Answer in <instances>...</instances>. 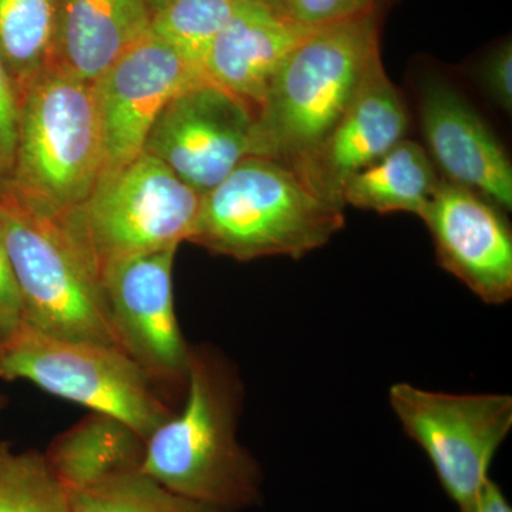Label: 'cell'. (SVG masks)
<instances>
[{
    "mask_svg": "<svg viewBox=\"0 0 512 512\" xmlns=\"http://www.w3.org/2000/svg\"><path fill=\"white\" fill-rule=\"evenodd\" d=\"M440 181L427 150L403 138L376 163L350 178L342 201L359 210L410 212L421 218Z\"/></svg>",
    "mask_w": 512,
    "mask_h": 512,
    "instance_id": "ac0fdd59",
    "label": "cell"
},
{
    "mask_svg": "<svg viewBox=\"0 0 512 512\" xmlns=\"http://www.w3.org/2000/svg\"><path fill=\"white\" fill-rule=\"evenodd\" d=\"M146 440L110 414L90 412L63 431L45 453L47 464L67 493L104 478L136 470L143 463Z\"/></svg>",
    "mask_w": 512,
    "mask_h": 512,
    "instance_id": "e0dca14e",
    "label": "cell"
},
{
    "mask_svg": "<svg viewBox=\"0 0 512 512\" xmlns=\"http://www.w3.org/2000/svg\"><path fill=\"white\" fill-rule=\"evenodd\" d=\"M23 323L22 302L0 231V345L12 338Z\"/></svg>",
    "mask_w": 512,
    "mask_h": 512,
    "instance_id": "d4e9b609",
    "label": "cell"
},
{
    "mask_svg": "<svg viewBox=\"0 0 512 512\" xmlns=\"http://www.w3.org/2000/svg\"><path fill=\"white\" fill-rule=\"evenodd\" d=\"M19 100L0 62V198L9 195L18 143Z\"/></svg>",
    "mask_w": 512,
    "mask_h": 512,
    "instance_id": "cb8c5ba5",
    "label": "cell"
},
{
    "mask_svg": "<svg viewBox=\"0 0 512 512\" xmlns=\"http://www.w3.org/2000/svg\"><path fill=\"white\" fill-rule=\"evenodd\" d=\"M380 0H285L284 13L306 28L375 13Z\"/></svg>",
    "mask_w": 512,
    "mask_h": 512,
    "instance_id": "603a6c76",
    "label": "cell"
},
{
    "mask_svg": "<svg viewBox=\"0 0 512 512\" xmlns=\"http://www.w3.org/2000/svg\"><path fill=\"white\" fill-rule=\"evenodd\" d=\"M237 0H170L154 13L151 33L200 67L234 13Z\"/></svg>",
    "mask_w": 512,
    "mask_h": 512,
    "instance_id": "7402d4cb",
    "label": "cell"
},
{
    "mask_svg": "<svg viewBox=\"0 0 512 512\" xmlns=\"http://www.w3.org/2000/svg\"><path fill=\"white\" fill-rule=\"evenodd\" d=\"M389 402L404 433L430 458L448 497L464 507L487 483L498 448L512 429V397L454 394L393 384Z\"/></svg>",
    "mask_w": 512,
    "mask_h": 512,
    "instance_id": "ba28073f",
    "label": "cell"
},
{
    "mask_svg": "<svg viewBox=\"0 0 512 512\" xmlns=\"http://www.w3.org/2000/svg\"><path fill=\"white\" fill-rule=\"evenodd\" d=\"M57 0H0V62L18 100L56 67Z\"/></svg>",
    "mask_w": 512,
    "mask_h": 512,
    "instance_id": "d6986e66",
    "label": "cell"
},
{
    "mask_svg": "<svg viewBox=\"0 0 512 512\" xmlns=\"http://www.w3.org/2000/svg\"><path fill=\"white\" fill-rule=\"evenodd\" d=\"M421 130L444 180L477 192L503 211L512 208V167L500 141L453 87L426 84Z\"/></svg>",
    "mask_w": 512,
    "mask_h": 512,
    "instance_id": "5bb4252c",
    "label": "cell"
},
{
    "mask_svg": "<svg viewBox=\"0 0 512 512\" xmlns=\"http://www.w3.org/2000/svg\"><path fill=\"white\" fill-rule=\"evenodd\" d=\"M181 412L146 440L140 470L191 500L225 512L254 507L262 471L238 440L244 386L227 357L211 346L191 349Z\"/></svg>",
    "mask_w": 512,
    "mask_h": 512,
    "instance_id": "6da1fadb",
    "label": "cell"
},
{
    "mask_svg": "<svg viewBox=\"0 0 512 512\" xmlns=\"http://www.w3.org/2000/svg\"><path fill=\"white\" fill-rule=\"evenodd\" d=\"M343 227V207L316 195L292 168L249 156L202 194L190 242L239 262L298 259Z\"/></svg>",
    "mask_w": 512,
    "mask_h": 512,
    "instance_id": "3957f363",
    "label": "cell"
},
{
    "mask_svg": "<svg viewBox=\"0 0 512 512\" xmlns=\"http://www.w3.org/2000/svg\"><path fill=\"white\" fill-rule=\"evenodd\" d=\"M208 80L153 33L127 50L94 82L103 137L104 171H116L144 150L158 114L178 94Z\"/></svg>",
    "mask_w": 512,
    "mask_h": 512,
    "instance_id": "8fae6325",
    "label": "cell"
},
{
    "mask_svg": "<svg viewBox=\"0 0 512 512\" xmlns=\"http://www.w3.org/2000/svg\"><path fill=\"white\" fill-rule=\"evenodd\" d=\"M484 86L495 103L512 109V45L504 42L487 57L483 67Z\"/></svg>",
    "mask_w": 512,
    "mask_h": 512,
    "instance_id": "484cf974",
    "label": "cell"
},
{
    "mask_svg": "<svg viewBox=\"0 0 512 512\" xmlns=\"http://www.w3.org/2000/svg\"><path fill=\"white\" fill-rule=\"evenodd\" d=\"M69 500L72 512H225L174 493L140 468L69 491Z\"/></svg>",
    "mask_w": 512,
    "mask_h": 512,
    "instance_id": "ffe728a7",
    "label": "cell"
},
{
    "mask_svg": "<svg viewBox=\"0 0 512 512\" xmlns=\"http://www.w3.org/2000/svg\"><path fill=\"white\" fill-rule=\"evenodd\" d=\"M201 198L170 168L141 153L101 174L89 197L55 220L101 282L111 266L190 241Z\"/></svg>",
    "mask_w": 512,
    "mask_h": 512,
    "instance_id": "5b68a950",
    "label": "cell"
},
{
    "mask_svg": "<svg viewBox=\"0 0 512 512\" xmlns=\"http://www.w3.org/2000/svg\"><path fill=\"white\" fill-rule=\"evenodd\" d=\"M0 231L26 323L55 338L120 348L101 282L55 218L6 195Z\"/></svg>",
    "mask_w": 512,
    "mask_h": 512,
    "instance_id": "8992f818",
    "label": "cell"
},
{
    "mask_svg": "<svg viewBox=\"0 0 512 512\" xmlns=\"http://www.w3.org/2000/svg\"><path fill=\"white\" fill-rule=\"evenodd\" d=\"M313 29L264 3L237 0L231 19L208 50L202 72L256 111L279 67Z\"/></svg>",
    "mask_w": 512,
    "mask_h": 512,
    "instance_id": "9a60e30c",
    "label": "cell"
},
{
    "mask_svg": "<svg viewBox=\"0 0 512 512\" xmlns=\"http://www.w3.org/2000/svg\"><path fill=\"white\" fill-rule=\"evenodd\" d=\"M103 171L94 83L55 67L19 99L9 195L26 210L60 218L89 197Z\"/></svg>",
    "mask_w": 512,
    "mask_h": 512,
    "instance_id": "277c9868",
    "label": "cell"
},
{
    "mask_svg": "<svg viewBox=\"0 0 512 512\" xmlns=\"http://www.w3.org/2000/svg\"><path fill=\"white\" fill-rule=\"evenodd\" d=\"M407 123L402 99L379 55L329 136L293 171L320 198L345 208L342 194L350 178L400 143Z\"/></svg>",
    "mask_w": 512,
    "mask_h": 512,
    "instance_id": "4fadbf2b",
    "label": "cell"
},
{
    "mask_svg": "<svg viewBox=\"0 0 512 512\" xmlns=\"http://www.w3.org/2000/svg\"><path fill=\"white\" fill-rule=\"evenodd\" d=\"M254 119L245 101L204 80L158 114L143 153L202 195L249 157Z\"/></svg>",
    "mask_w": 512,
    "mask_h": 512,
    "instance_id": "9c48e42d",
    "label": "cell"
},
{
    "mask_svg": "<svg viewBox=\"0 0 512 512\" xmlns=\"http://www.w3.org/2000/svg\"><path fill=\"white\" fill-rule=\"evenodd\" d=\"M168 2H170V0H148L153 15L154 13L158 12V10L163 8L164 5H167Z\"/></svg>",
    "mask_w": 512,
    "mask_h": 512,
    "instance_id": "f1b7e54d",
    "label": "cell"
},
{
    "mask_svg": "<svg viewBox=\"0 0 512 512\" xmlns=\"http://www.w3.org/2000/svg\"><path fill=\"white\" fill-rule=\"evenodd\" d=\"M178 248L136 256L101 276L111 323L123 352L156 383L187 384L191 346L185 342L173 291Z\"/></svg>",
    "mask_w": 512,
    "mask_h": 512,
    "instance_id": "30bf717a",
    "label": "cell"
},
{
    "mask_svg": "<svg viewBox=\"0 0 512 512\" xmlns=\"http://www.w3.org/2000/svg\"><path fill=\"white\" fill-rule=\"evenodd\" d=\"M460 512H512V507L497 483L488 478L476 497Z\"/></svg>",
    "mask_w": 512,
    "mask_h": 512,
    "instance_id": "4316f807",
    "label": "cell"
},
{
    "mask_svg": "<svg viewBox=\"0 0 512 512\" xmlns=\"http://www.w3.org/2000/svg\"><path fill=\"white\" fill-rule=\"evenodd\" d=\"M148 0H57L56 67L94 83L151 32Z\"/></svg>",
    "mask_w": 512,
    "mask_h": 512,
    "instance_id": "2e32d148",
    "label": "cell"
},
{
    "mask_svg": "<svg viewBox=\"0 0 512 512\" xmlns=\"http://www.w3.org/2000/svg\"><path fill=\"white\" fill-rule=\"evenodd\" d=\"M379 55L375 13L313 29L256 109L249 156L299 167L329 136Z\"/></svg>",
    "mask_w": 512,
    "mask_h": 512,
    "instance_id": "7a4b0ae2",
    "label": "cell"
},
{
    "mask_svg": "<svg viewBox=\"0 0 512 512\" xmlns=\"http://www.w3.org/2000/svg\"><path fill=\"white\" fill-rule=\"evenodd\" d=\"M0 512H72L45 454L0 443Z\"/></svg>",
    "mask_w": 512,
    "mask_h": 512,
    "instance_id": "44dd1931",
    "label": "cell"
},
{
    "mask_svg": "<svg viewBox=\"0 0 512 512\" xmlns=\"http://www.w3.org/2000/svg\"><path fill=\"white\" fill-rule=\"evenodd\" d=\"M254 2L264 3V5L271 6V8L282 10V12H284L285 0H254Z\"/></svg>",
    "mask_w": 512,
    "mask_h": 512,
    "instance_id": "83f0119b",
    "label": "cell"
},
{
    "mask_svg": "<svg viewBox=\"0 0 512 512\" xmlns=\"http://www.w3.org/2000/svg\"><path fill=\"white\" fill-rule=\"evenodd\" d=\"M3 403H5V397H3L2 394H0V409H2Z\"/></svg>",
    "mask_w": 512,
    "mask_h": 512,
    "instance_id": "f546056e",
    "label": "cell"
},
{
    "mask_svg": "<svg viewBox=\"0 0 512 512\" xmlns=\"http://www.w3.org/2000/svg\"><path fill=\"white\" fill-rule=\"evenodd\" d=\"M0 379L26 380L90 412L110 414L144 440L175 413L156 382L117 346L55 338L26 322L0 345Z\"/></svg>",
    "mask_w": 512,
    "mask_h": 512,
    "instance_id": "52a82bcc",
    "label": "cell"
},
{
    "mask_svg": "<svg viewBox=\"0 0 512 512\" xmlns=\"http://www.w3.org/2000/svg\"><path fill=\"white\" fill-rule=\"evenodd\" d=\"M501 211L443 178L421 217L441 268L488 305H503L512 296V235Z\"/></svg>",
    "mask_w": 512,
    "mask_h": 512,
    "instance_id": "7c38bea8",
    "label": "cell"
}]
</instances>
